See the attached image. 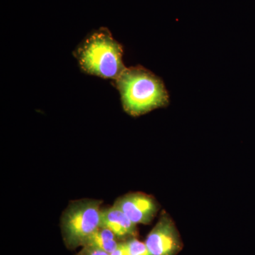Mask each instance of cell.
I'll return each instance as SVG.
<instances>
[{"instance_id":"6da1fadb","label":"cell","mask_w":255,"mask_h":255,"mask_svg":"<svg viewBox=\"0 0 255 255\" xmlns=\"http://www.w3.org/2000/svg\"><path fill=\"white\" fill-rule=\"evenodd\" d=\"M116 82L124 110L132 117L168 105L169 95L163 82L145 69L127 68Z\"/></svg>"},{"instance_id":"7a4b0ae2","label":"cell","mask_w":255,"mask_h":255,"mask_svg":"<svg viewBox=\"0 0 255 255\" xmlns=\"http://www.w3.org/2000/svg\"><path fill=\"white\" fill-rule=\"evenodd\" d=\"M122 47L106 28L94 31L78 50L84 71L102 78L117 80L125 71Z\"/></svg>"},{"instance_id":"3957f363","label":"cell","mask_w":255,"mask_h":255,"mask_svg":"<svg viewBox=\"0 0 255 255\" xmlns=\"http://www.w3.org/2000/svg\"><path fill=\"white\" fill-rule=\"evenodd\" d=\"M102 201L83 199L72 201L60 220L62 236L70 250L83 247L87 239L101 227Z\"/></svg>"},{"instance_id":"277c9868","label":"cell","mask_w":255,"mask_h":255,"mask_svg":"<svg viewBox=\"0 0 255 255\" xmlns=\"http://www.w3.org/2000/svg\"><path fill=\"white\" fill-rule=\"evenodd\" d=\"M145 243L152 255H176L182 248L177 228L166 214L161 215Z\"/></svg>"},{"instance_id":"5b68a950","label":"cell","mask_w":255,"mask_h":255,"mask_svg":"<svg viewBox=\"0 0 255 255\" xmlns=\"http://www.w3.org/2000/svg\"><path fill=\"white\" fill-rule=\"evenodd\" d=\"M114 205L136 225L149 224L159 209L158 204L153 197L140 192L126 194L117 199Z\"/></svg>"},{"instance_id":"8992f818","label":"cell","mask_w":255,"mask_h":255,"mask_svg":"<svg viewBox=\"0 0 255 255\" xmlns=\"http://www.w3.org/2000/svg\"><path fill=\"white\" fill-rule=\"evenodd\" d=\"M101 227L108 228L119 239H131L136 236V224L115 205L102 209Z\"/></svg>"},{"instance_id":"52a82bcc","label":"cell","mask_w":255,"mask_h":255,"mask_svg":"<svg viewBox=\"0 0 255 255\" xmlns=\"http://www.w3.org/2000/svg\"><path fill=\"white\" fill-rule=\"evenodd\" d=\"M117 238L108 228L100 227L87 239L83 247H94L111 254L118 246Z\"/></svg>"},{"instance_id":"ba28073f","label":"cell","mask_w":255,"mask_h":255,"mask_svg":"<svg viewBox=\"0 0 255 255\" xmlns=\"http://www.w3.org/2000/svg\"><path fill=\"white\" fill-rule=\"evenodd\" d=\"M128 255H152L145 243L137 241L135 238L126 241Z\"/></svg>"},{"instance_id":"9c48e42d","label":"cell","mask_w":255,"mask_h":255,"mask_svg":"<svg viewBox=\"0 0 255 255\" xmlns=\"http://www.w3.org/2000/svg\"><path fill=\"white\" fill-rule=\"evenodd\" d=\"M82 248V251L79 252L77 255H110V253L94 247L85 246Z\"/></svg>"},{"instance_id":"30bf717a","label":"cell","mask_w":255,"mask_h":255,"mask_svg":"<svg viewBox=\"0 0 255 255\" xmlns=\"http://www.w3.org/2000/svg\"><path fill=\"white\" fill-rule=\"evenodd\" d=\"M110 255H128L127 247L126 242L119 243L117 248Z\"/></svg>"}]
</instances>
